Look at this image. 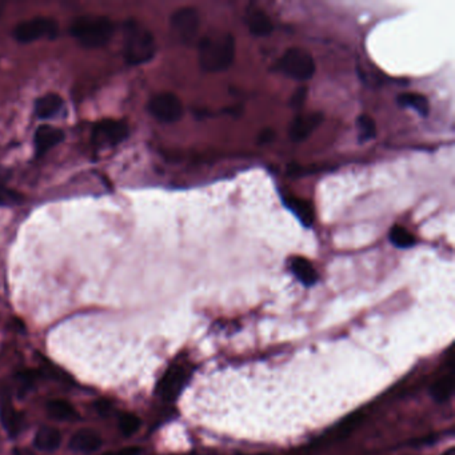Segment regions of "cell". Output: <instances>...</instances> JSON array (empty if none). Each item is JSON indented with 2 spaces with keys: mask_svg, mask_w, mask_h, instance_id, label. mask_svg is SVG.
Segmentation results:
<instances>
[{
  "mask_svg": "<svg viewBox=\"0 0 455 455\" xmlns=\"http://www.w3.org/2000/svg\"><path fill=\"white\" fill-rule=\"evenodd\" d=\"M103 445L102 436L95 430L82 429L77 430L70 439V449L76 454H94Z\"/></svg>",
  "mask_w": 455,
  "mask_h": 455,
  "instance_id": "8fae6325",
  "label": "cell"
},
{
  "mask_svg": "<svg viewBox=\"0 0 455 455\" xmlns=\"http://www.w3.org/2000/svg\"><path fill=\"white\" fill-rule=\"evenodd\" d=\"M306 98H307V89L306 87H299L295 90L294 95L291 98V104L292 107H301L304 106V102H306Z\"/></svg>",
  "mask_w": 455,
  "mask_h": 455,
  "instance_id": "484cf974",
  "label": "cell"
},
{
  "mask_svg": "<svg viewBox=\"0 0 455 455\" xmlns=\"http://www.w3.org/2000/svg\"><path fill=\"white\" fill-rule=\"evenodd\" d=\"M399 104L405 107H411L422 116H427L430 111L429 100L427 98L422 94H416V93H409V94H402L398 98Z\"/></svg>",
  "mask_w": 455,
  "mask_h": 455,
  "instance_id": "d6986e66",
  "label": "cell"
},
{
  "mask_svg": "<svg viewBox=\"0 0 455 455\" xmlns=\"http://www.w3.org/2000/svg\"><path fill=\"white\" fill-rule=\"evenodd\" d=\"M39 378H40V373L39 371H32V370H27V371H21L17 375V383H18V397L19 398H24L37 384Z\"/></svg>",
  "mask_w": 455,
  "mask_h": 455,
  "instance_id": "44dd1931",
  "label": "cell"
},
{
  "mask_svg": "<svg viewBox=\"0 0 455 455\" xmlns=\"http://www.w3.org/2000/svg\"><path fill=\"white\" fill-rule=\"evenodd\" d=\"M47 414L51 419L59 420V422H67V420H74L77 418L75 407L64 400V399H51L46 405Z\"/></svg>",
  "mask_w": 455,
  "mask_h": 455,
  "instance_id": "9a60e30c",
  "label": "cell"
},
{
  "mask_svg": "<svg viewBox=\"0 0 455 455\" xmlns=\"http://www.w3.org/2000/svg\"><path fill=\"white\" fill-rule=\"evenodd\" d=\"M390 241L400 248H409L417 243V238L413 232L402 226H394L390 231Z\"/></svg>",
  "mask_w": 455,
  "mask_h": 455,
  "instance_id": "7402d4cb",
  "label": "cell"
},
{
  "mask_svg": "<svg viewBox=\"0 0 455 455\" xmlns=\"http://www.w3.org/2000/svg\"><path fill=\"white\" fill-rule=\"evenodd\" d=\"M12 455H27L24 452H21V450H19V449H17V450H14V454Z\"/></svg>",
  "mask_w": 455,
  "mask_h": 455,
  "instance_id": "f546056e",
  "label": "cell"
},
{
  "mask_svg": "<svg viewBox=\"0 0 455 455\" xmlns=\"http://www.w3.org/2000/svg\"><path fill=\"white\" fill-rule=\"evenodd\" d=\"M187 380V373L182 366H174L159 380L156 391L163 400L171 402L176 398L180 390L185 387Z\"/></svg>",
  "mask_w": 455,
  "mask_h": 455,
  "instance_id": "9c48e42d",
  "label": "cell"
},
{
  "mask_svg": "<svg viewBox=\"0 0 455 455\" xmlns=\"http://www.w3.org/2000/svg\"><path fill=\"white\" fill-rule=\"evenodd\" d=\"M247 24L250 32L255 37H267L272 31V21L263 11H254L250 14Z\"/></svg>",
  "mask_w": 455,
  "mask_h": 455,
  "instance_id": "ac0fdd59",
  "label": "cell"
},
{
  "mask_svg": "<svg viewBox=\"0 0 455 455\" xmlns=\"http://www.w3.org/2000/svg\"><path fill=\"white\" fill-rule=\"evenodd\" d=\"M64 139V133L51 126H40L35 133V150L43 155L57 146Z\"/></svg>",
  "mask_w": 455,
  "mask_h": 455,
  "instance_id": "4fadbf2b",
  "label": "cell"
},
{
  "mask_svg": "<svg viewBox=\"0 0 455 455\" xmlns=\"http://www.w3.org/2000/svg\"><path fill=\"white\" fill-rule=\"evenodd\" d=\"M130 133L129 124L124 120L104 119L100 120L94 130V139L100 145L115 146L122 143Z\"/></svg>",
  "mask_w": 455,
  "mask_h": 455,
  "instance_id": "ba28073f",
  "label": "cell"
},
{
  "mask_svg": "<svg viewBox=\"0 0 455 455\" xmlns=\"http://www.w3.org/2000/svg\"><path fill=\"white\" fill-rule=\"evenodd\" d=\"M291 270L295 274V277L304 284V286H313L317 279H318V274L315 271V268L313 265L301 257H297L292 259L291 262Z\"/></svg>",
  "mask_w": 455,
  "mask_h": 455,
  "instance_id": "e0dca14e",
  "label": "cell"
},
{
  "mask_svg": "<svg viewBox=\"0 0 455 455\" xmlns=\"http://www.w3.org/2000/svg\"><path fill=\"white\" fill-rule=\"evenodd\" d=\"M199 66L205 73H223L235 57V39L230 32H210L199 40Z\"/></svg>",
  "mask_w": 455,
  "mask_h": 455,
  "instance_id": "6da1fadb",
  "label": "cell"
},
{
  "mask_svg": "<svg viewBox=\"0 0 455 455\" xmlns=\"http://www.w3.org/2000/svg\"><path fill=\"white\" fill-rule=\"evenodd\" d=\"M14 35L20 43H31L43 38H55L57 35V21L47 18L27 20L20 23L15 28Z\"/></svg>",
  "mask_w": 455,
  "mask_h": 455,
  "instance_id": "52a82bcc",
  "label": "cell"
},
{
  "mask_svg": "<svg viewBox=\"0 0 455 455\" xmlns=\"http://www.w3.org/2000/svg\"><path fill=\"white\" fill-rule=\"evenodd\" d=\"M453 387H454V380H453V375L449 374L443 378L436 382L433 387V397L438 400V402H442V400H446L449 398L452 394H453Z\"/></svg>",
  "mask_w": 455,
  "mask_h": 455,
  "instance_id": "603a6c76",
  "label": "cell"
},
{
  "mask_svg": "<svg viewBox=\"0 0 455 455\" xmlns=\"http://www.w3.org/2000/svg\"><path fill=\"white\" fill-rule=\"evenodd\" d=\"M123 41V55L129 64H145L155 55L156 44L151 31L138 21L126 23Z\"/></svg>",
  "mask_w": 455,
  "mask_h": 455,
  "instance_id": "7a4b0ae2",
  "label": "cell"
},
{
  "mask_svg": "<svg viewBox=\"0 0 455 455\" xmlns=\"http://www.w3.org/2000/svg\"><path fill=\"white\" fill-rule=\"evenodd\" d=\"M357 123L360 129V140H371L377 135V124L371 116L360 115Z\"/></svg>",
  "mask_w": 455,
  "mask_h": 455,
  "instance_id": "d4e9b609",
  "label": "cell"
},
{
  "mask_svg": "<svg viewBox=\"0 0 455 455\" xmlns=\"http://www.w3.org/2000/svg\"><path fill=\"white\" fill-rule=\"evenodd\" d=\"M445 455H454V452H453V449H452V450H449V453Z\"/></svg>",
  "mask_w": 455,
  "mask_h": 455,
  "instance_id": "4dcf8cb0",
  "label": "cell"
},
{
  "mask_svg": "<svg viewBox=\"0 0 455 455\" xmlns=\"http://www.w3.org/2000/svg\"><path fill=\"white\" fill-rule=\"evenodd\" d=\"M170 24L175 38L183 44H192L198 38L201 27L199 12L194 7H182L172 14Z\"/></svg>",
  "mask_w": 455,
  "mask_h": 455,
  "instance_id": "5b68a950",
  "label": "cell"
},
{
  "mask_svg": "<svg viewBox=\"0 0 455 455\" xmlns=\"http://www.w3.org/2000/svg\"><path fill=\"white\" fill-rule=\"evenodd\" d=\"M274 139H275V131H274L272 129H265V130L261 133V135H259L258 142H259V145H268V143H271Z\"/></svg>",
  "mask_w": 455,
  "mask_h": 455,
  "instance_id": "4316f807",
  "label": "cell"
},
{
  "mask_svg": "<svg viewBox=\"0 0 455 455\" xmlns=\"http://www.w3.org/2000/svg\"><path fill=\"white\" fill-rule=\"evenodd\" d=\"M323 120V115L307 114L298 115L294 118L291 126H290V138L294 142H302L307 139L313 131L321 124Z\"/></svg>",
  "mask_w": 455,
  "mask_h": 455,
  "instance_id": "7c38bea8",
  "label": "cell"
},
{
  "mask_svg": "<svg viewBox=\"0 0 455 455\" xmlns=\"http://www.w3.org/2000/svg\"><path fill=\"white\" fill-rule=\"evenodd\" d=\"M287 205L297 214V216L302 221V223L306 226H310L314 222V219H315L314 209L308 202L298 199V198H291V199H287Z\"/></svg>",
  "mask_w": 455,
  "mask_h": 455,
  "instance_id": "ffe728a7",
  "label": "cell"
},
{
  "mask_svg": "<svg viewBox=\"0 0 455 455\" xmlns=\"http://www.w3.org/2000/svg\"><path fill=\"white\" fill-rule=\"evenodd\" d=\"M142 425L140 418L136 417L135 414L124 413L119 418V429L124 436H131L139 430Z\"/></svg>",
  "mask_w": 455,
  "mask_h": 455,
  "instance_id": "cb8c5ba5",
  "label": "cell"
},
{
  "mask_svg": "<svg viewBox=\"0 0 455 455\" xmlns=\"http://www.w3.org/2000/svg\"><path fill=\"white\" fill-rule=\"evenodd\" d=\"M60 443H62V436L59 430L51 426L40 427L34 438L35 447L44 453L55 452L59 449Z\"/></svg>",
  "mask_w": 455,
  "mask_h": 455,
  "instance_id": "5bb4252c",
  "label": "cell"
},
{
  "mask_svg": "<svg viewBox=\"0 0 455 455\" xmlns=\"http://www.w3.org/2000/svg\"><path fill=\"white\" fill-rule=\"evenodd\" d=\"M142 454V449L136 447V446H131V447H124L119 452H114V453H104L102 455H140Z\"/></svg>",
  "mask_w": 455,
  "mask_h": 455,
  "instance_id": "83f0119b",
  "label": "cell"
},
{
  "mask_svg": "<svg viewBox=\"0 0 455 455\" xmlns=\"http://www.w3.org/2000/svg\"><path fill=\"white\" fill-rule=\"evenodd\" d=\"M0 420L11 436H18L24 427V417L14 407L6 391H0Z\"/></svg>",
  "mask_w": 455,
  "mask_h": 455,
  "instance_id": "30bf717a",
  "label": "cell"
},
{
  "mask_svg": "<svg viewBox=\"0 0 455 455\" xmlns=\"http://www.w3.org/2000/svg\"><path fill=\"white\" fill-rule=\"evenodd\" d=\"M63 107V99L57 94H47L39 98L35 103V113L40 119H47L57 115Z\"/></svg>",
  "mask_w": 455,
  "mask_h": 455,
  "instance_id": "2e32d148",
  "label": "cell"
},
{
  "mask_svg": "<svg viewBox=\"0 0 455 455\" xmlns=\"http://www.w3.org/2000/svg\"><path fill=\"white\" fill-rule=\"evenodd\" d=\"M114 34V24L104 17H82L71 27V35L86 48L106 46Z\"/></svg>",
  "mask_w": 455,
  "mask_h": 455,
  "instance_id": "3957f363",
  "label": "cell"
},
{
  "mask_svg": "<svg viewBox=\"0 0 455 455\" xmlns=\"http://www.w3.org/2000/svg\"><path fill=\"white\" fill-rule=\"evenodd\" d=\"M277 68L291 79L306 82L314 76L317 66L314 57L307 50L292 47L278 60Z\"/></svg>",
  "mask_w": 455,
  "mask_h": 455,
  "instance_id": "277c9868",
  "label": "cell"
},
{
  "mask_svg": "<svg viewBox=\"0 0 455 455\" xmlns=\"http://www.w3.org/2000/svg\"><path fill=\"white\" fill-rule=\"evenodd\" d=\"M110 409H111V405L110 402H106V400H99L96 403V410L99 414L102 416H107L110 413Z\"/></svg>",
  "mask_w": 455,
  "mask_h": 455,
  "instance_id": "f1b7e54d",
  "label": "cell"
},
{
  "mask_svg": "<svg viewBox=\"0 0 455 455\" xmlns=\"http://www.w3.org/2000/svg\"><path fill=\"white\" fill-rule=\"evenodd\" d=\"M149 111L162 123L178 122L183 115L180 99L171 93H162L154 96L149 103Z\"/></svg>",
  "mask_w": 455,
  "mask_h": 455,
  "instance_id": "8992f818",
  "label": "cell"
}]
</instances>
